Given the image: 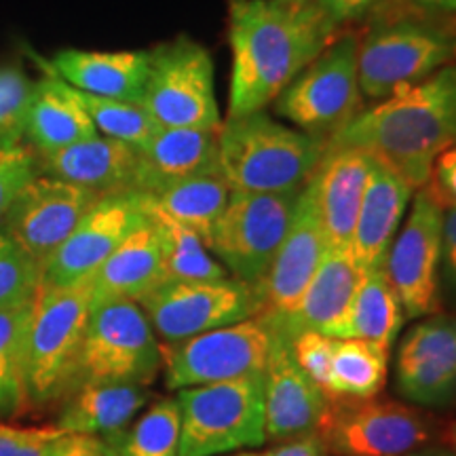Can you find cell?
Here are the masks:
<instances>
[{"mask_svg": "<svg viewBox=\"0 0 456 456\" xmlns=\"http://www.w3.org/2000/svg\"><path fill=\"white\" fill-rule=\"evenodd\" d=\"M408 456H454V454L444 448H427V450H414V452Z\"/></svg>", "mask_w": 456, "mask_h": 456, "instance_id": "c3c4849f", "label": "cell"}, {"mask_svg": "<svg viewBox=\"0 0 456 456\" xmlns=\"http://www.w3.org/2000/svg\"><path fill=\"white\" fill-rule=\"evenodd\" d=\"M442 252L444 208L423 186L383 266L406 317H429L440 311Z\"/></svg>", "mask_w": 456, "mask_h": 456, "instance_id": "5bb4252c", "label": "cell"}, {"mask_svg": "<svg viewBox=\"0 0 456 456\" xmlns=\"http://www.w3.org/2000/svg\"><path fill=\"white\" fill-rule=\"evenodd\" d=\"M161 232L163 245V283L165 281H216L228 277V271L209 252L191 228L175 224L161 216L151 214Z\"/></svg>", "mask_w": 456, "mask_h": 456, "instance_id": "836d02e7", "label": "cell"}, {"mask_svg": "<svg viewBox=\"0 0 456 456\" xmlns=\"http://www.w3.org/2000/svg\"><path fill=\"white\" fill-rule=\"evenodd\" d=\"M32 302L0 309V420L13 419L28 403L26 345Z\"/></svg>", "mask_w": 456, "mask_h": 456, "instance_id": "d6a6232c", "label": "cell"}, {"mask_svg": "<svg viewBox=\"0 0 456 456\" xmlns=\"http://www.w3.org/2000/svg\"><path fill=\"white\" fill-rule=\"evenodd\" d=\"M326 146L328 138L288 127L265 110L226 118L218 129L220 171L231 191L300 192Z\"/></svg>", "mask_w": 456, "mask_h": 456, "instance_id": "3957f363", "label": "cell"}, {"mask_svg": "<svg viewBox=\"0 0 456 456\" xmlns=\"http://www.w3.org/2000/svg\"><path fill=\"white\" fill-rule=\"evenodd\" d=\"M51 70L83 94L142 104L146 91L151 51H60Z\"/></svg>", "mask_w": 456, "mask_h": 456, "instance_id": "d4e9b609", "label": "cell"}, {"mask_svg": "<svg viewBox=\"0 0 456 456\" xmlns=\"http://www.w3.org/2000/svg\"><path fill=\"white\" fill-rule=\"evenodd\" d=\"M456 144V66L362 110L328 138V148H359L389 165L414 191L427 186L436 159Z\"/></svg>", "mask_w": 456, "mask_h": 456, "instance_id": "7a4b0ae2", "label": "cell"}, {"mask_svg": "<svg viewBox=\"0 0 456 456\" xmlns=\"http://www.w3.org/2000/svg\"><path fill=\"white\" fill-rule=\"evenodd\" d=\"M317 436L334 456H408L429 442L431 425L395 402L340 399L328 403Z\"/></svg>", "mask_w": 456, "mask_h": 456, "instance_id": "4fadbf2b", "label": "cell"}, {"mask_svg": "<svg viewBox=\"0 0 456 456\" xmlns=\"http://www.w3.org/2000/svg\"><path fill=\"white\" fill-rule=\"evenodd\" d=\"M330 399L296 363L289 338L275 330L265 370L266 440L288 442L317 433Z\"/></svg>", "mask_w": 456, "mask_h": 456, "instance_id": "d6986e66", "label": "cell"}, {"mask_svg": "<svg viewBox=\"0 0 456 456\" xmlns=\"http://www.w3.org/2000/svg\"><path fill=\"white\" fill-rule=\"evenodd\" d=\"M34 81L21 68H0V151L21 144Z\"/></svg>", "mask_w": 456, "mask_h": 456, "instance_id": "8d00e7d4", "label": "cell"}, {"mask_svg": "<svg viewBox=\"0 0 456 456\" xmlns=\"http://www.w3.org/2000/svg\"><path fill=\"white\" fill-rule=\"evenodd\" d=\"M412 3L420 4V7H425V9L456 11V0H412Z\"/></svg>", "mask_w": 456, "mask_h": 456, "instance_id": "bcb514c9", "label": "cell"}, {"mask_svg": "<svg viewBox=\"0 0 456 456\" xmlns=\"http://www.w3.org/2000/svg\"><path fill=\"white\" fill-rule=\"evenodd\" d=\"M273 342L275 328L262 315L180 342H165L161 345L165 387L182 391L265 374Z\"/></svg>", "mask_w": 456, "mask_h": 456, "instance_id": "30bf717a", "label": "cell"}, {"mask_svg": "<svg viewBox=\"0 0 456 456\" xmlns=\"http://www.w3.org/2000/svg\"><path fill=\"white\" fill-rule=\"evenodd\" d=\"M49 456H112L100 437L83 436V433H64L55 442Z\"/></svg>", "mask_w": 456, "mask_h": 456, "instance_id": "b9f144b4", "label": "cell"}, {"mask_svg": "<svg viewBox=\"0 0 456 456\" xmlns=\"http://www.w3.org/2000/svg\"><path fill=\"white\" fill-rule=\"evenodd\" d=\"M138 169V148L100 134L61 151L37 155L38 175L70 182L98 195L135 191Z\"/></svg>", "mask_w": 456, "mask_h": 456, "instance_id": "7402d4cb", "label": "cell"}, {"mask_svg": "<svg viewBox=\"0 0 456 456\" xmlns=\"http://www.w3.org/2000/svg\"><path fill=\"white\" fill-rule=\"evenodd\" d=\"M77 95L87 110L95 131L106 138L121 140L125 144L142 148L161 129L142 104L100 98V95L83 94L78 89Z\"/></svg>", "mask_w": 456, "mask_h": 456, "instance_id": "e575fe53", "label": "cell"}, {"mask_svg": "<svg viewBox=\"0 0 456 456\" xmlns=\"http://www.w3.org/2000/svg\"><path fill=\"white\" fill-rule=\"evenodd\" d=\"M140 151L135 191L157 195L178 182L220 171L218 129H159Z\"/></svg>", "mask_w": 456, "mask_h": 456, "instance_id": "603a6c76", "label": "cell"}, {"mask_svg": "<svg viewBox=\"0 0 456 456\" xmlns=\"http://www.w3.org/2000/svg\"><path fill=\"white\" fill-rule=\"evenodd\" d=\"M328 248V237L317 216L315 201L309 186H305L296 201L292 224L260 283V315L281 317L292 311L309 288Z\"/></svg>", "mask_w": 456, "mask_h": 456, "instance_id": "ac0fdd59", "label": "cell"}, {"mask_svg": "<svg viewBox=\"0 0 456 456\" xmlns=\"http://www.w3.org/2000/svg\"><path fill=\"white\" fill-rule=\"evenodd\" d=\"M61 436L57 425L21 429L0 423V456H49Z\"/></svg>", "mask_w": 456, "mask_h": 456, "instance_id": "ab89813d", "label": "cell"}, {"mask_svg": "<svg viewBox=\"0 0 456 456\" xmlns=\"http://www.w3.org/2000/svg\"><path fill=\"white\" fill-rule=\"evenodd\" d=\"M389 353L391 349L370 340L336 338L330 402L379 395L389 374Z\"/></svg>", "mask_w": 456, "mask_h": 456, "instance_id": "4dcf8cb0", "label": "cell"}, {"mask_svg": "<svg viewBox=\"0 0 456 456\" xmlns=\"http://www.w3.org/2000/svg\"><path fill=\"white\" fill-rule=\"evenodd\" d=\"M300 192L231 191L209 239V252L232 277L260 288L292 224Z\"/></svg>", "mask_w": 456, "mask_h": 456, "instance_id": "9c48e42d", "label": "cell"}, {"mask_svg": "<svg viewBox=\"0 0 456 456\" xmlns=\"http://www.w3.org/2000/svg\"><path fill=\"white\" fill-rule=\"evenodd\" d=\"M315 3L332 17L336 24H345V21L366 15L370 9L376 7L379 0H315Z\"/></svg>", "mask_w": 456, "mask_h": 456, "instance_id": "7bdbcfd3", "label": "cell"}, {"mask_svg": "<svg viewBox=\"0 0 456 456\" xmlns=\"http://www.w3.org/2000/svg\"><path fill=\"white\" fill-rule=\"evenodd\" d=\"M363 271L351 249L328 248L322 265L313 275L309 288L296 306L281 317H266V322L285 338L313 330L332 338L334 330L345 319Z\"/></svg>", "mask_w": 456, "mask_h": 456, "instance_id": "44dd1931", "label": "cell"}, {"mask_svg": "<svg viewBox=\"0 0 456 456\" xmlns=\"http://www.w3.org/2000/svg\"><path fill=\"white\" fill-rule=\"evenodd\" d=\"M98 135L77 89L47 66L43 78L34 81L24 140L37 155L55 152Z\"/></svg>", "mask_w": 456, "mask_h": 456, "instance_id": "484cf974", "label": "cell"}, {"mask_svg": "<svg viewBox=\"0 0 456 456\" xmlns=\"http://www.w3.org/2000/svg\"><path fill=\"white\" fill-rule=\"evenodd\" d=\"M235 456H256V454H249V452H245V454H235Z\"/></svg>", "mask_w": 456, "mask_h": 456, "instance_id": "f907efd6", "label": "cell"}, {"mask_svg": "<svg viewBox=\"0 0 456 456\" xmlns=\"http://www.w3.org/2000/svg\"><path fill=\"white\" fill-rule=\"evenodd\" d=\"M456 57V41L444 28L423 20H393L374 26L359 41V89L370 100L391 98L423 83Z\"/></svg>", "mask_w": 456, "mask_h": 456, "instance_id": "52a82bcc", "label": "cell"}, {"mask_svg": "<svg viewBox=\"0 0 456 456\" xmlns=\"http://www.w3.org/2000/svg\"><path fill=\"white\" fill-rule=\"evenodd\" d=\"M412 192L414 188L397 171L374 159L351 243V252L363 273L385 266L391 241L406 214Z\"/></svg>", "mask_w": 456, "mask_h": 456, "instance_id": "cb8c5ba5", "label": "cell"}, {"mask_svg": "<svg viewBox=\"0 0 456 456\" xmlns=\"http://www.w3.org/2000/svg\"><path fill=\"white\" fill-rule=\"evenodd\" d=\"M256 456H326V450H323V444L319 440L317 433H311V436L281 442L279 446L269 450V452Z\"/></svg>", "mask_w": 456, "mask_h": 456, "instance_id": "ee69618b", "label": "cell"}, {"mask_svg": "<svg viewBox=\"0 0 456 456\" xmlns=\"http://www.w3.org/2000/svg\"><path fill=\"white\" fill-rule=\"evenodd\" d=\"M148 218L146 192L121 191L100 197L66 241L45 260L41 283L64 288L91 277Z\"/></svg>", "mask_w": 456, "mask_h": 456, "instance_id": "9a60e30c", "label": "cell"}, {"mask_svg": "<svg viewBox=\"0 0 456 456\" xmlns=\"http://www.w3.org/2000/svg\"><path fill=\"white\" fill-rule=\"evenodd\" d=\"M374 157L359 148H328L309 180L319 220L336 249H351Z\"/></svg>", "mask_w": 456, "mask_h": 456, "instance_id": "ffe728a7", "label": "cell"}, {"mask_svg": "<svg viewBox=\"0 0 456 456\" xmlns=\"http://www.w3.org/2000/svg\"><path fill=\"white\" fill-rule=\"evenodd\" d=\"M151 391L134 383L81 385L66 395L57 427L64 433L104 437L127 427L146 406Z\"/></svg>", "mask_w": 456, "mask_h": 456, "instance_id": "83f0119b", "label": "cell"}, {"mask_svg": "<svg viewBox=\"0 0 456 456\" xmlns=\"http://www.w3.org/2000/svg\"><path fill=\"white\" fill-rule=\"evenodd\" d=\"M178 456H218L266 442L265 374L178 391Z\"/></svg>", "mask_w": 456, "mask_h": 456, "instance_id": "5b68a950", "label": "cell"}, {"mask_svg": "<svg viewBox=\"0 0 456 456\" xmlns=\"http://www.w3.org/2000/svg\"><path fill=\"white\" fill-rule=\"evenodd\" d=\"M444 442H446L450 452L456 456V419L446 427V431H444Z\"/></svg>", "mask_w": 456, "mask_h": 456, "instance_id": "7dc6e473", "label": "cell"}, {"mask_svg": "<svg viewBox=\"0 0 456 456\" xmlns=\"http://www.w3.org/2000/svg\"><path fill=\"white\" fill-rule=\"evenodd\" d=\"M285 4H292V7H300V4H306L311 3V0H281Z\"/></svg>", "mask_w": 456, "mask_h": 456, "instance_id": "681fc988", "label": "cell"}, {"mask_svg": "<svg viewBox=\"0 0 456 456\" xmlns=\"http://www.w3.org/2000/svg\"><path fill=\"white\" fill-rule=\"evenodd\" d=\"M37 152L17 144L0 151V222L24 188L37 178Z\"/></svg>", "mask_w": 456, "mask_h": 456, "instance_id": "f35d334b", "label": "cell"}, {"mask_svg": "<svg viewBox=\"0 0 456 456\" xmlns=\"http://www.w3.org/2000/svg\"><path fill=\"white\" fill-rule=\"evenodd\" d=\"M359 38L338 37L275 100L277 114L300 131L330 138L362 112L357 72Z\"/></svg>", "mask_w": 456, "mask_h": 456, "instance_id": "8fae6325", "label": "cell"}, {"mask_svg": "<svg viewBox=\"0 0 456 456\" xmlns=\"http://www.w3.org/2000/svg\"><path fill=\"white\" fill-rule=\"evenodd\" d=\"M442 260L446 262V271L456 283V208L444 209V252Z\"/></svg>", "mask_w": 456, "mask_h": 456, "instance_id": "f6af8a7d", "label": "cell"}, {"mask_svg": "<svg viewBox=\"0 0 456 456\" xmlns=\"http://www.w3.org/2000/svg\"><path fill=\"white\" fill-rule=\"evenodd\" d=\"M138 305L157 336L180 342L262 313L258 285L224 277L216 281H165Z\"/></svg>", "mask_w": 456, "mask_h": 456, "instance_id": "7c38bea8", "label": "cell"}, {"mask_svg": "<svg viewBox=\"0 0 456 456\" xmlns=\"http://www.w3.org/2000/svg\"><path fill=\"white\" fill-rule=\"evenodd\" d=\"M403 317L402 302L385 269L366 271L332 338H362L391 349Z\"/></svg>", "mask_w": 456, "mask_h": 456, "instance_id": "f1b7e54d", "label": "cell"}, {"mask_svg": "<svg viewBox=\"0 0 456 456\" xmlns=\"http://www.w3.org/2000/svg\"><path fill=\"white\" fill-rule=\"evenodd\" d=\"M142 106L161 129H220L209 51L188 37L152 49Z\"/></svg>", "mask_w": 456, "mask_h": 456, "instance_id": "ba28073f", "label": "cell"}, {"mask_svg": "<svg viewBox=\"0 0 456 456\" xmlns=\"http://www.w3.org/2000/svg\"><path fill=\"white\" fill-rule=\"evenodd\" d=\"M91 305V277L64 288L38 285L26 345L28 403L45 406L70 393Z\"/></svg>", "mask_w": 456, "mask_h": 456, "instance_id": "277c9868", "label": "cell"}, {"mask_svg": "<svg viewBox=\"0 0 456 456\" xmlns=\"http://www.w3.org/2000/svg\"><path fill=\"white\" fill-rule=\"evenodd\" d=\"M338 26L315 0L300 7L281 0H231L232 72L226 118L273 104L340 37Z\"/></svg>", "mask_w": 456, "mask_h": 456, "instance_id": "6da1fadb", "label": "cell"}, {"mask_svg": "<svg viewBox=\"0 0 456 456\" xmlns=\"http://www.w3.org/2000/svg\"><path fill=\"white\" fill-rule=\"evenodd\" d=\"M41 285V269L0 228V309L28 305Z\"/></svg>", "mask_w": 456, "mask_h": 456, "instance_id": "d590c367", "label": "cell"}, {"mask_svg": "<svg viewBox=\"0 0 456 456\" xmlns=\"http://www.w3.org/2000/svg\"><path fill=\"white\" fill-rule=\"evenodd\" d=\"M231 186L222 174H208L165 188L157 195H148L151 214L167 218L197 232L209 245L214 226L224 212Z\"/></svg>", "mask_w": 456, "mask_h": 456, "instance_id": "f546056e", "label": "cell"}, {"mask_svg": "<svg viewBox=\"0 0 456 456\" xmlns=\"http://www.w3.org/2000/svg\"><path fill=\"white\" fill-rule=\"evenodd\" d=\"M94 300L125 298L140 302L163 283L161 232L152 216L135 228L91 275Z\"/></svg>", "mask_w": 456, "mask_h": 456, "instance_id": "4316f807", "label": "cell"}, {"mask_svg": "<svg viewBox=\"0 0 456 456\" xmlns=\"http://www.w3.org/2000/svg\"><path fill=\"white\" fill-rule=\"evenodd\" d=\"M427 188L444 209L456 208V144L448 146L436 159Z\"/></svg>", "mask_w": 456, "mask_h": 456, "instance_id": "60d3db41", "label": "cell"}, {"mask_svg": "<svg viewBox=\"0 0 456 456\" xmlns=\"http://www.w3.org/2000/svg\"><path fill=\"white\" fill-rule=\"evenodd\" d=\"M161 368V345L138 302L94 300L70 391L95 383L148 387Z\"/></svg>", "mask_w": 456, "mask_h": 456, "instance_id": "8992f818", "label": "cell"}, {"mask_svg": "<svg viewBox=\"0 0 456 456\" xmlns=\"http://www.w3.org/2000/svg\"><path fill=\"white\" fill-rule=\"evenodd\" d=\"M397 389L420 406H456V317L429 315L399 342Z\"/></svg>", "mask_w": 456, "mask_h": 456, "instance_id": "e0dca14e", "label": "cell"}, {"mask_svg": "<svg viewBox=\"0 0 456 456\" xmlns=\"http://www.w3.org/2000/svg\"><path fill=\"white\" fill-rule=\"evenodd\" d=\"M178 399H159L121 431L100 437L112 456H178L180 450Z\"/></svg>", "mask_w": 456, "mask_h": 456, "instance_id": "1f68e13d", "label": "cell"}, {"mask_svg": "<svg viewBox=\"0 0 456 456\" xmlns=\"http://www.w3.org/2000/svg\"><path fill=\"white\" fill-rule=\"evenodd\" d=\"M104 195L70 182L37 175L17 195L0 228L20 245L38 269L66 241L74 226Z\"/></svg>", "mask_w": 456, "mask_h": 456, "instance_id": "2e32d148", "label": "cell"}, {"mask_svg": "<svg viewBox=\"0 0 456 456\" xmlns=\"http://www.w3.org/2000/svg\"><path fill=\"white\" fill-rule=\"evenodd\" d=\"M334 340L322 332H300L289 338L294 359L302 372L315 383L323 395L330 399V379H332V355H334Z\"/></svg>", "mask_w": 456, "mask_h": 456, "instance_id": "74e56055", "label": "cell"}]
</instances>
